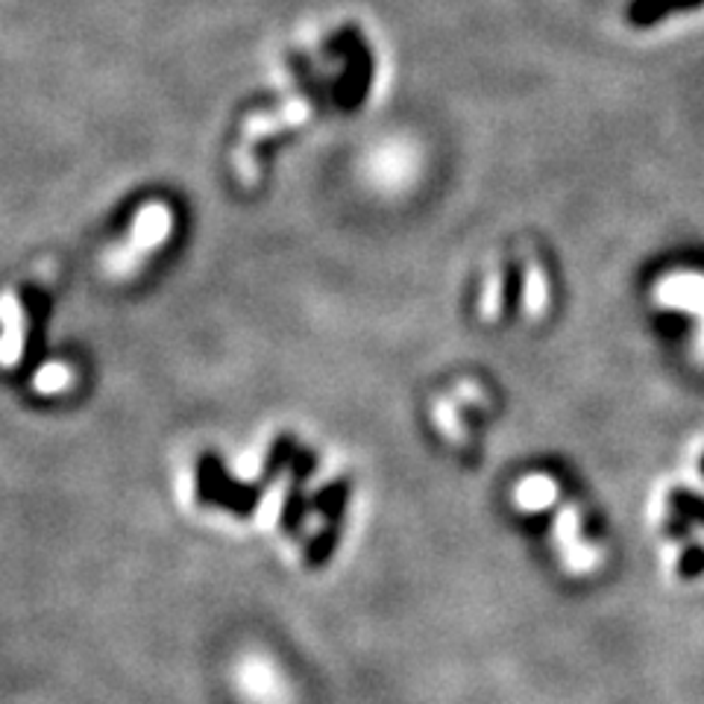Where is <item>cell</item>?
<instances>
[{"label": "cell", "instance_id": "cell-1", "mask_svg": "<svg viewBox=\"0 0 704 704\" xmlns=\"http://www.w3.org/2000/svg\"><path fill=\"white\" fill-rule=\"evenodd\" d=\"M165 232H168V211L162 209V206L147 209L145 215L138 218L136 241H132V250H129L124 258L129 262V256H138V253H145V250H150L153 244H159V241L165 239ZM127 262H124L120 267H127Z\"/></svg>", "mask_w": 704, "mask_h": 704}, {"label": "cell", "instance_id": "cell-2", "mask_svg": "<svg viewBox=\"0 0 704 704\" xmlns=\"http://www.w3.org/2000/svg\"><path fill=\"white\" fill-rule=\"evenodd\" d=\"M241 686H244V693L250 695V699H262V702H267V699H274L276 693H279V686H276V681H270V676H267L265 663H258V660H250V663H244V669H241Z\"/></svg>", "mask_w": 704, "mask_h": 704}, {"label": "cell", "instance_id": "cell-3", "mask_svg": "<svg viewBox=\"0 0 704 704\" xmlns=\"http://www.w3.org/2000/svg\"><path fill=\"white\" fill-rule=\"evenodd\" d=\"M344 503H347V485H344V482H338L335 487H326L321 499H318V505H321L323 511H330L332 520H338Z\"/></svg>", "mask_w": 704, "mask_h": 704}, {"label": "cell", "instance_id": "cell-4", "mask_svg": "<svg viewBox=\"0 0 704 704\" xmlns=\"http://www.w3.org/2000/svg\"><path fill=\"white\" fill-rule=\"evenodd\" d=\"M672 508H676V513H681V517L704 522V499H699V496L676 494L672 496Z\"/></svg>", "mask_w": 704, "mask_h": 704}, {"label": "cell", "instance_id": "cell-5", "mask_svg": "<svg viewBox=\"0 0 704 704\" xmlns=\"http://www.w3.org/2000/svg\"><path fill=\"white\" fill-rule=\"evenodd\" d=\"M681 576L684 578H695L699 576V573H704V550H690L684 555V558H681Z\"/></svg>", "mask_w": 704, "mask_h": 704}, {"label": "cell", "instance_id": "cell-6", "mask_svg": "<svg viewBox=\"0 0 704 704\" xmlns=\"http://www.w3.org/2000/svg\"><path fill=\"white\" fill-rule=\"evenodd\" d=\"M65 382H68V376H62V370H47V373H42V379H38V388L54 391V388H59V384Z\"/></svg>", "mask_w": 704, "mask_h": 704}, {"label": "cell", "instance_id": "cell-7", "mask_svg": "<svg viewBox=\"0 0 704 704\" xmlns=\"http://www.w3.org/2000/svg\"><path fill=\"white\" fill-rule=\"evenodd\" d=\"M520 297V267H511V276H508V305H513V300Z\"/></svg>", "mask_w": 704, "mask_h": 704}, {"label": "cell", "instance_id": "cell-8", "mask_svg": "<svg viewBox=\"0 0 704 704\" xmlns=\"http://www.w3.org/2000/svg\"><path fill=\"white\" fill-rule=\"evenodd\" d=\"M702 466H704V461H702Z\"/></svg>", "mask_w": 704, "mask_h": 704}]
</instances>
